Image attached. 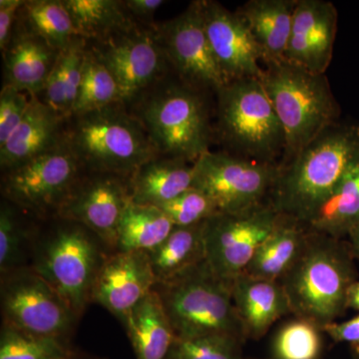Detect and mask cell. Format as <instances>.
<instances>
[{"mask_svg": "<svg viewBox=\"0 0 359 359\" xmlns=\"http://www.w3.org/2000/svg\"><path fill=\"white\" fill-rule=\"evenodd\" d=\"M358 160L359 125L335 123L278 166L271 202L304 226Z\"/></svg>", "mask_w": 359, "mask_h": 359, "instance_id": "cell-1", "label": "cell"}, {"mask_svg": "<svg viewBox=\"0 0 359 359\" xmlns=\"http://www.w3.org/2000/svg\"><path fill=\"white\" fill-rule=\"evenodd\" d=\"M351 247L342 238L309 231L301 256L282 280L290 311L323 327L346 311L347 292L358 278Z\"/></svg>", "mask_w": 359, "mask_h": 359, "instance_id": "cell-2", "label": "cell"}, {"mask_svg": "<svg viewBox=\"0 0 359 359\" xmlns=\"http://www.w3.org/2000/svg\"><path fill=\"white\" fill-rule=\"evenodd\" d=\"M66 140L86 172L131 178L160 156L124 102L71 116L66 121Z\"/></svg>", "mask_w": 359, "mask_h": 359, "instance_id": "cell-3", "label": "cell"}, {"mask_svg": "<svg viewBox=\"0 0 359 359\" xmlns=\"http://www.w3.org/2000/svg\"><path fill=\"white\" fill-rule=\"evenodd\" d=\"M168 76L126 105L160 155L194 164L210 151L212 140L209 112L201 94L204 91Z\"/></svg>", "mask_w": 359, "mask_h": 359, "instance_id": "cell-4", "label": "cell"}, {"mask_svg": "<svg viewBox=\"0 0 359 359\" xmlns=\"http://www.w3.org/2000/svg\"><path fill=\"white\" fill-rule=\"evenodd\" d=\"M259 79L285 131L283 164L337 123L339 106L325 74L283 60L266 65Z\"/></svg>", "mask_w": 359, "mask_h": 359, "instance_id": "cell-5", "label": "cell"}, {"mask_svg": "<svg viewBox=\"0 0 359 359\" xmlns=\"http://www.w3.org/2000/svg\"><path fill=\"white\" fill-rule=\"evenodd\" d=\"M231 283L217 276L205 261L155 285L176 339L229 335L244 344L247 337L233 306Z\"/></svg>", "mask_w": 359, "mask_h": 359, "instance_id": "cell-6", "label": "cell"}, {"mask_svg": "<svg viewBox=\"0 0 359 359\" xmlns=\"http://www.w3.org/2000/svg\"><path fill=\"white\" fill-rule=\"evenodd\" d=\"M222 139L247 159L276 165L285 135L259 78L233 80L217 92Z\"/></svg>", "mask_w": 359, "mask_h": 359, "instance_id": "cell-7", "label": "cell"}, {"mask_svg": "<svg viewBox=\"0 0 359 359\" xmlns=\"http://www.w3.org/2000/svg\"><path fill=\"white\" fill-rule=\"evenodd\" d=\"M40 242L32 269L65 299L76 318L91 302L92 290L104 257L101 243L82 224L61 219Z\"/></svg>", "mask_w": 359, "mask_h": 359, "instance_id": "cell-8", "label": "cell"}, {"mask_svg": "<svg viewBox=\"0 0 359 359\" xmlns=\"http://www.w3.org/2000/svg\"><path fill=\"white\" fill-rule=\"evenodd\" d=\"M192 188L205 194L219 214L248 211L271 201L278 165L208 151L193 164Z\"/></svg>", "mask_w": 359, "mask_h": 359, "instance_id": "cell-9", "label": "cell"}, {"mask_svg": "<svg viewBox=\"0 0 359 359\" xmlns=\"http://www.w3.org/2000/svg\"><path fill=\"white\" fill-rule=\"evenodd\" d=\"M84 172L66 140L53 150L2 172V196L35 216H56Z\"/></svg>", "mask_w": 359, "mask_h": 359, "instance_id": "cell-10", "label": "cell"}, {"mask_svg": "<svg viewBox=\"0 0 359 359\" xmlns=\"http://www.w3.org/2000/svg\"><path fill=\"white\" fill-rule=\"evenodd\" d=\"M280 217L269 201L248 211L217 214L205 219V262L219 278L233 282L244 273Z\"/></svg>", "mask_w": 359, "mask_h": 359, "instance_id": "cell-11", "label": "cell"}, {"mask_svg": "<svg viewBox=\"0 0 359 359\" xmlns=\"http://www.w3.org/2000/svg\"><path fill=\"white\" fill-rule=\"evenodd\" d=\"M88 45L115 78L124 103L165 79L171 70L156 25L136 23L106 39L88 41Z\"/></svg>", "mask_w": 359, "mask_h": 359, "instance_id": "cell-12", "label": "cell"}, {"mask_svg": "<svg viewBox=\"0 0 359 359\" xmlns=\"http://www.w3.org/2000/svg\"><path fill=\"white\" fill-rule=\"evenodd\" d=\"M1 311L6 325L61 339L77 318L58 292L32 268L2 275Z\"/></svg>", "mask_w": 359, "mask_h": 359, "instance_id": "cell-13", "label": "cell"}, {"mask_svg": "<svg viewBox=\"0 0 359 359\" xmlns=\"http://www.w3.org/2000/svg\"><path fill=\"white\" fill-rule=\"evenodd\" d=\"M156 33L171 69L183 83L216 93L228 84L208 39L203 1H193L176 18L157 23Z\"/></svg>", "mask_w": 359, "mask_h": 359, "instance_id": "cell-14", "label": "cell"}, {"mask_svg": "<svg viewBox=\"0 0 359 359\" xmlns=\"http://www.w3.org/2000/svg\"><path fill=\"white\" fill-rule=\"evenodd\" d=\"M86 173L73 187L56 217L82 224L102 244L117 250L120 221L131 202L130 178Z\"/></svg>", "mask_w": 359, "mask_h": 359, "instance_id": "cell-15", "label": "cell"}, {"mask_svg": "<svg viewBox=\"0 0 359 359\" xmlns=\"http://www.w3.org/2000/svg\"><path fill=\"white\" fill-rule=\"evenodd\" d=\"M203 11L208 39L226 82L261 78L263 56L242 18L217 1H203Z\"/></svg>", "mask_w": 359, "mask_h": 359, "instance_id": "cell-16", "label": "cell"}, {"mask_svg": "<svg viewBox=\"0 0 359 359\" xmlns=\"http://www.w3.org/2000/svg\"><path fill=\"white\" fill-rule=\"evenodd\" d=\"M156 283L148 252H117L106 257L99 269L91 301L101 304L124 325Z\"/></svg>", "mask_w": 359, "mask_h": 359, "instance_id": "cell-17", "label": "cell"}, {"mask_svg": "<svg viewBox=\"0 0 359 359\" xmlns=\"http://www.w3.org/2000/svg\"><path fill=\"white\" fill-rule=\"evenodd\" d=\"M337 11L325 0H297L285 60L325 74L334 55Z\"/></svg>", "mask_w": 359, "mask_h": 359, "instance_id": "cell-18", "label": "cell"}, {"mask_svg": "<svg viewBox=\"0 0 359 359\" xmlns=\"http://www.w3.org/2000/svg\"><path fill=\"white\" fill-rule=\"evenodd\" d=\"M30 97L22 121L0 146L2 172L53 150L66 141L67 119L40 100L39 96Z\"/></svg>", "mask_w": 359, "mask_h": 359, "instance_id": "cell-19", "label": "cell"}, {"mask_svg": "<svg viewBox=\"0 0 359 359\" xmlns=\"http://www.w3.org/2000/svg\"><path fill=\"white\" fill-rule=\"evenodd\" d=\"M4 83L39 96L56 65L60 50L16 22L4 51Z\"/></svg>", "mask_w": 359, "mask_h": 359, "instance_id": "cell-20", "label": "cell"}, {"mask_svg": "<svg viewBox=\"0 0 359 359\" xmlns=\"http://www.w3.org/2000/svg\"><path fill=\"white\" fill-rule=\"evenodd\" d=\"M233 306L248 339H259L283 316L292 313L282 283L244 273L231 283Z\"/></svg>", "mask_w": 359, "mask_h": 359, "instance_id": "cell-21", "label": "cell"}, {"mask_svg": "<svg viewBox=\"0 0 359 359\" xmlns=\"http://www.w3.org/2000/svg\"><path fill=\"white\" fill-rule=\"evenodd\" d=\"M297 0H250L238 9L264 65L285 60Z\"/></svg>", "mask_w": 359, "mask_h": 359, "instance_id": "cell-22", "label": "cell"}, {"mask_svg": "<svg viewBox=\"0 0 359 359\" xmlns=\"http://www.w3.org/2000/svg\"><path fill=\"white\" fill-rule=\"evenodd\" d=\"M193 178L191 163L158 156L139 168L130 178L131 202L160 207L192 188Z\"/></svg>", "mask_w": 359, "mask_h": 359, "instance_id": "cell-23", "label": "cell"}, {"mask_svg": "<svg viewBox=\"0 0 359 359\" xmlns=\"http://www.w3.org/2000/svg\"><path fill=\"white\" fill-rule=\"evenodd\" d=\"M308 237L304 224L282 215L271 235L257 250L244 275L280 282L301 256Z\"/></svg>", "mask_w": 359, "mask_h": 359, "instance_id": "cell-24", "label": "cell"}, {"mask_svg": "<svg viewBox=\"0 0 359 359\" xmlns=\"http://www.w3.org/2000/svg\"><path fill=\"white\" fill-rule=\"evenodd\" d=\"M124 327L136 359H167L176 337L155 290L135 306Z\"/></svg>", "mask_w": 359, "mask_h": 359, "instance_id": "cell-25", "label": "cell"}, {"mask_svg": "<svg viewBox=\"0 0 359 359\" xmlns=\"http://www.w3.org/2000/svg\"><path fill=\"white\" fill-rule=\"evenodd\" d=\"M358 223L359 160L347 170L304 226L311 233L342 238Z\"/></svg>", "mask_w": 359, "mask_h": 359, "instance_id": "cell-26", "label": "cell"}, {"mask_svg": "<svg viewBox=\"0 0 359 359\" xmlns=\"http://www.w3.org/2000/svg\"><path fill=\"white\" fill-rule=\"evenodd\" d=\"M205 222L175 226L162 244L148 252L156 285L170 282L205 261Z\"/></svg>", "mask_w": 359, "mask_h": 359, "instance_id": "cell-27", "label": "cell"}, {"mask_svg": "<svg viewBox=\"0 0 359 359\" xmlns=\"http://www.w3.org/2000/svg\"><path fill=\"white\" fill-rule=\"evenodd\" d=\"M88 40L78 36L60 51L47 79L43 102L65 119L70 118L77 100Z\"/></svg>", "mask_w": 359, "mask_h": 359, "instance_id": "cell-28", "label": "cell"}, {"mask_svg": "<svg viewBox=\"0 0 359 359\" xmlns=\"http://www.w3.org/2000/svg\"><path fill=\"white\" fill-rule=\"evenodd\" d=\"M174 228L160 208L130 202L120 221L117 252H151Z\"/></svg>", "mask_w": 359, "mask_h": 359, "instance_id": "cell-29", "label": "cell"}, {"mask_svg": "<svg viewBox=\"0 0 359 359\" xmlns=\"http://www.w3.org/2000/svg\"><path fill=\"white\" fill-rule=\"evenodd\" d=\"M80 36L95 41L127 29L136 21L124 1L119 0H63Z\"/></svg>", "mask_w": 359, "mask_h": 359, "instance_id": "cell-30", "label": "cell"}, {"mask_svg": "<svg viewBox=\"0 0 359 359\" xmlns=\"http://www.w3.org/2000/svg\"><path fill=\"white\" fill-rule=\"evenodd\" d=\"M18 21L60 51L80 36L63 0H25Z\"/></svg>", "mask_w": 359, "mask_h": 359, "instance_id": "cell-31", "label": "cell"}, {"mask_svg": "<svg viewBox=\"0 0 359 359\" xmlns=\"http://www.w3.org/2000/svg\"><path fill=\"white\" fill-rule=\"evenodd\" d=\"M120 102H124V100L119 85L88 45L82 71L81 83L71 116L83 114Z\"/></svg>", "mask_w": 359, "mask_h": 359, "instance_id": "cell-32", "label": "cell"}, {"mask_svg": "<svg viewBox=\"0 0 359 359\" xmlns=\"http://www.w3.org/2000/svg\"><path fill=\"white\" fill-rule=\"evenodd\" d=\"M323 334L318 323L294 316L283 323L273 337V359H320Z\"/></svg>", "mask_w": 359, "mask_h": 359, "instance_id": "cell-33", "label": "cell"}, {"mask_svg": "<svg viewBox=\"0 0 359 359\" xmlns=\"http://www.w3.org/2000/svg\"><path fill=\"white\" fill-rule=\"evenodd\" d=\"M71 353L63 339L28 334L2 323L0 359H61Z\"/></svg>", "mask_w": 359, "mask_h": 359, "instance_id": "cell-34", "label": "cell"}, {"mask_svg": "<svg viewBox=\"0 0 359 359\" xmlns=\"http://www.w3.org/2000/svg\"><path fill=\"white\" fill-rule=\"evenodd\" d=\"M18 208L7 202L1 203L0 208V271L1 275L23 268L25 248L27 233Z\"/></svg>", "mask_w": 359, "mask_h": 359, "instance_id": "cell-35", "label": "cell"}, {"mask_svg": "<svg viewBox=\"0 0 359 359\" xmlns=\"http://www.w3.org/2000/svg\"><path fill=\"white\" fill-rule=\"evenodd\" d=\"M243 342L229 335L175 340L167 359H244Z\"/></svg>", "mask_w": 359, "mask_h": 359, "instance_id": "cell-36", "label": "cell"}, {"mask_svg": "<svg viewBox=\"0 0 359 359\" xmlns=\"http://www.w3.org/2000/svg\"><path fill=\"white\" fill-rule=\"evenodd\" d=\"M158 208L167 215L175 226L200 224L219 214L212 201L205 194L194 188Z\"/></svg>", "mask_w": 359, "mask_h": 359, "instance_id": "cell-37", "label": "cell"}, {"mask_svg": "<svg viewBox=\"0 0 359 359\" xmlns=\"http://www.w3.org/2000/svg\"><path fill=\"white\" fill-rule=\"evenodd\" d=\"M29 94L11 85L4 84L0 92V146L22 121L30 103Z\"/></svg>", "mask_w": 359, "mask_h": 359, "instance_id": "cell-38", "label": "cell"}, {"mask_svg": "<svg viewBox=\"0 0 359 359\" xmlns=\"http://www.w3.org/2000/svg\"><path fill=\"white\" fill-rule=\"evenodd\" d=\"M25 0H1L0 1V49L4 51L11 41V36L21 7Z\"/></svg>", "mask_w": 359, "mask_h": 359, "instance_id": "cell-39", "label": "cell"}, {"mask_svg": "<svg viewBox=\"0 0 359 359\" xmlns=\"http://www.w3.org/2000/svg\"><path fill=\"white\" fill-rule=\"evenodd\" d=\"M321 328L323 334L328 335L334 342H344L351 346H359V316L353 320L332 323Z\"/></svg>", "mask_w": 359, "mask_h": 359, "instance_id": "cell-40", "label": "cell"}, {"mask_svg": "<svg viewBox=\"0 0 359 359\" xmlns=\"http://www.w3.org/2000/svg\"><path fill=\"white\" fill-rule=\"evenodd\" d=\"M125 2L127 11L137 23L146 26H154L153 21L156 11L165 1L163 0H127Z\"/></svg>", "mask_w": 359, "mask_h": 359, "instance_id": "cell-41", "label": "cell"}, {"mask_svg": "<svg viewBox=\"0 0 359 359\" xmlns=\"http://www.w3.org/2000/svg\"><path fill=\"white\" fill-rule=\"evenodd\" d=\"M346 308L359 311V280H356L349 287L347 292Z\"/></svg>", "mask_w": 359, "mask_h": 359, "instance_id": "cell-42", "label": "cell"}, {"mask_svg": "<svg viewBox=\"0 0 359 359\" xmlns=\"http://www.w3.org/2000/svg\"><path fill=\"white\" fill-rule=\"evenodd\" d=\"M347 237H349V247L354 259H359V223L351 229Z\"/></svg>", "mask_w": 359, "mask_h": 359, "instance_id": "cell-43", "label": "cell"}, {"mask_svg": "<svg viewBox=\"0 0 359 359\" xmlns=\"http://www.w3.org/2000/svg\"><path fill=\"white\" fill-rule=\"evenodd\" d=\"M353 359H359V346H351Z\"/></svg>", "mask_w": 359, "mask_h": 359, "instance_id": "cell-44", "label": "cell"}, {"mask_svg": "<svg viewBox=\"0 0 359 359\" xmlns=\"http://www.w3.org/2000/svg\"><path fill=\"white\" fill-rule=\"evenodd\" d=\"M61 359H76V356H75L74 353H71L69 355L65 356V358Z\"/></svg>", "mask_w": 359, "mask_h": 359, "instance_id": "cell-45", "label": "cell"}]
</instances>
